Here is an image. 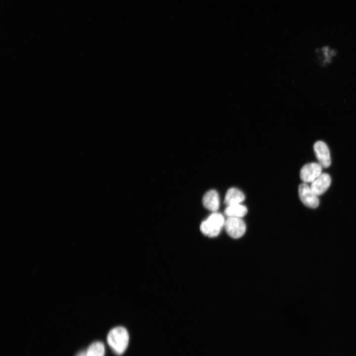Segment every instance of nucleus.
I'll use <instances>...</instances> for the list:
<instances>
[{
    "label": "nucleus",
    "mask_w": 356,
    "mask_h": 356,
    "mask_svg": "<svg viewBox=\"0 0 356 356\" xmlns=\"http://www.w3.org/2000/svg\"><path fill=\"white\" fill-rule=\"evenodd\" d=\"M105 347L100 342L92 343L86 351L87 356H104Z\"/></svg>",
    "instance_id": "nucleus-11"
},
{
    "label": "nucleus",
    "mask_w": 356,
    "mask_h": 356,
    "mask_svg": "<svg viewBox=\"0 0 356 356\" xmlns=\"http://www.w3.org/2000/svg\"><path fill=\"white\" fill-rule=\"evenodd\" d=\"M107 341L113 352L117 355H121L126 351L129 345L128 332L124 327H115L108 333Z\"/></svg>",
    "instance_id": "nucleus-1"
},
{
    "label": "nucleus",
    "mask_w": 356,
    "mask_h": 356,
    "mask_svg": "<svg viewBox=\"0 0 356 356\" xmlns=\"http://www.w3.org/2000/svg\"><path fill=\"white\" fill-rule=\"evenodd\" d=\"M202 203L208 210L216 212L220 206V198L217 191L213 189L207 191L203 196Z\"/></svg>",
    "instance_id": "nucleus-8"
},
{
    "label": "nucleus",
    "mask_w": 356,
    "mask_h": 356,
    "mask_svg": "<svg viewBox=\"0 0 356 356\" xmlns=\"http://www.w3.org/2000/svg\"><path fill=\"white\" fill-rule=\"evenodd\" d=\"M331 182L330 176L326 173L321 174L311 185L312 191L317 196L324 193L329 188Z\"/></svg>",
    "instance_id": "nucleus-7"
},
{
    "label": "nucleus",
    "mask_w": 356,
    "mask_h": 356,
    "mask_svg": "<svg viewBox=\"0 0 356 356\" xmlns=\"http://www.w3.org/2000/svg\"><path fill=\"white\" fill-rule=\"evenodd\" d=\"M313 150L320 166L325 168L329 167L331 164L330 155L326 143L322 141H316L313 145Z\"/></svg>",
    "instance_id": "nucleus-6"
},
{
    "label": "nucleus",
    "mask_w": 356,
    "mask_h": 356,
    "mask_svg": "<svg viewBox=\"0 0 356 356\" xmlns=\"http://www.w3.org/2000/svg\"><path fill=\"white\" fill-rule=\"evenodd\" d=\"M299 196L306 206L311 208H317L319 203V200L312 190L311 187L306 183L300 184L298 187Z\"/></svg>",
    "instance_id": "nucleus-4"
},
{
    "label": "nucleus",
    "mask_w": 356,
    "mask_h": 356,
    "mask_svg": "<svg viewBox=\"0 0 356 356\" xmlns=\"http://www.w3.org/2000/svg\"><path fill=\"white\" fill-rule=\"evenodd\" d=\"M224 226L227 233L232 238L242 237L246 231V224L240 218L228 217Z\"/></svg>",
    "instance_id": "nucleus-3"
},
{
    "label": "nucleus",
    "mask_w": 356,
    "mask_h": 356,
    "mask_svg": "<svg viewBox=\"0 0 356 356\" xmlns=\"http://www.w3.org/2000/svg\"><path fill=\"white\" fill-rule=\"evenodd\" d=\"M247 213L246 207L241 204H236L227 206L224 214L228 217L242 218Z\"/></svg>",
    "instance_id": "nucleus-10"
},
{
    "label": "nucleus",
    "mask_w": 356,
    "mask_h": 356,
    "mask_svg": "<svg viewBox=\"0 0 356 356\" xmlns=\"http://www.w3.org/2000/svg\"><path fill=\"white\" fill-rule=\"evenodd\" d=\"M322 167L312 162L305 165L300 171V178L304 183L312 182L321 174Z\"/></svg>",
    "instance_id": "nucleus-5"
},
{
    "label": "nucleus",
    "mask_w": 356,
    "mask_h": 356,
    "mask_svg": "<svg viewBox=\"0 0 356 356\" xmlns=\"http://www.w3.org/2000/svg\"><path fill=\"white\" fill-rule=\"evenodd\" d=\"M76 356H87L86 351L80 352Z\"/></svg>",
    "instance_id": "nucleus-12"
},
{
    "label": "nucleus",
    "mask_w": 356,
    "mask_h": 356,
    "mask_svg": "<svg viewBox=\"0 0 356 356\" xmlns=\"http://www.w3.org/2000/svg\"><path fill=\"white\" fill-rule=\"evenodd\" d=\"M224 217L221 214L213 213L201 222L200 230L203 234L208 237L217 236L224 226Z\"/></svg>",
    "instance_id": "nucleus-2"
},
{
    "label": "nucleus",
    "mask_w": 356,
    "mask_h": 356,
    "mask_svg": "<svg viewBox=\"0 0 356 356\" xmlns=\"http://www.w3.org/2000/svg\"><path fill=\"white\" fill-rule=\"evenodd\" d=\"M245 195L241 190L236 188L232 187L227 191L224 203L227 206L240 204L245 200Z\"/></svg>",
    "instance_id": "nucleus-9"
}]
</instances>
